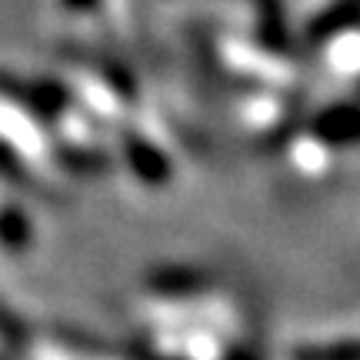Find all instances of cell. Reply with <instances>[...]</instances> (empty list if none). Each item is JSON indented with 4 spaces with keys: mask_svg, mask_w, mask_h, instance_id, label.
<instances>
[{
    "mask_svg": "<svg viewBox=\"0 0 360 360\" xmlns=\"http://www.w3.org/2000/svg\"><path fill=\"white\" fill-rule=\"evenodd\" d=\"M294 360H360V340H334V344H310L294 354Z\"/></svg>",
    "mask_w": 360,
    "mask_h": 360,
    "instance_id": "cell-1",
    "label": "cell"
}]
</instances>
